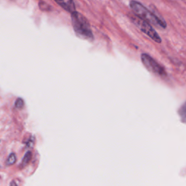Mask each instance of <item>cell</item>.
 <instances>
[{
	"label": "cell",
	"instance_id": "obj_1",
	"mask_svg": "<svg viewBox=\"0 0 186 186\" xmlns=\"http://www.w3.org/2000/svg\"><path fill=\"white\" fill-rule=\"evenodd\" d=\"M130 8L134 12L135 15L144 21L148 23L150 25H153L159 29H166V22L151 13L148 9H147L139 2L131 1Z\"/></svg>",
	"mask_w": 186,
	"mask_h": 186
},
{
	"label": "cell",
	"instance_id": "obj_2",
	"mask_svg": "<svg viewBox=\"0 0 186 186\" xmlns=\"http://www.w3.org/2000/svg\"><path fill=\"white\" fill-rule=\"evenodd\" d=\"M72 21L75 33L79 37L86 40H93V34L87 18L81 13L74 11L72 13Z\"/></svg>",
	"mask_w": 186,
	"mask_h": 186
},
{
	"label": "cell",
	"instance_id": "obj_3",
	"mask_svg": "<svg viewBox=\"0 0 186 186\" xmlns=\"http://www.w3.org/2000/svg\"><path fill=\"white\" fill-rule=\"evenodd\" d=\"M130 18L137 28L143 31L144 34H146V35H148L149 37L152 39L154 42L157 43L162 42V39H161L160 36L148 23L144 21L135 15H130Z\"/></svg>",
	"mask_w": 186,
	"mask_h": 186
},
{
	"label": "cell",
	"instance_id": "obj_4",
	"mask_svg": "<svg viewBox=\"0 0 186 186\" xmlns=\"http://www.w3.org/2000/svg\"><path fill=\"white\" fill-rule=\"evenodd\" d=\"M141 60L143 65L151 72L155 73V74L158 76H160V77L166 76V72H165L164 68L149 55L145 53L142 54Z\"/></svg>",
	"mask_w": 186,
	"mask_h": 186
},
{
	"label": "cell",
	"instance_id": "obj_5",
	"mask_svg": "<svg viewBox=\"0 0 186 186\" xmlns=\"http://www.w3.org/2000/svg\"><path fill=\"white\" fill-rule=\"evenodd\" d=\"M62 8L69 13H73L76 10L73 0H54Z\"/></svg>",
	"mask_w": 186,
	"mask_h": 186
},
{
	"label": "cell",
	"instance_id": "obj_6",
	"mask_svg": "<svg viewBox=\"0 0 186 186\" xmlns=\"http://www.w3.org/2000/svg\"><path fill=\"white\" fill-rule=\"evenodd\" d=\"M31 157H32V153L31 151H28V152L25 153L24 157L22 159L21 164L20 165V169H24L25 167H26L27 165L29 164L30 161H31Z\"/></svg>",
	"mask_w": 186,
	"mask_h": 186
},
{
	"label": "cell",
	"instance_id": "obj_7",
	"mask_svg": "<svg viewBox=\"0 0 186 186\" xmlns=\"http://www.w3.org/2000/svg\"><path fill=\"white\" fill-rule=\"evenodd\" d=\"M16 161H17V157H16L15 153H10L6 161V165L7 166H12L16 162Z\"/></svg>",
	"mask_w": 186,
	"mask_h": 186
},
{
	"label": "cell",
	"instance_id": "obj_8",
	"mask_svg": "<svg viewBox=\"0 0 186 186\" xmlns=\"http://www.w3.org/2000/svg\"><path fill=\"white\" fill-rule=\"evenodd\" d=\"M24 105V102L23 99L21 98H18L17 100L15 102V107L17 108L18 109H21Z\"/></svg>",
	"mask_w": 186,
	"mask_h": 186
},
{
	"label": "cell",
	"instance_id": "obj_9",
	"mask_svg": "<svg viewBox=\"0 0 186 186\" xmlns=\"http://www.w3.org/2000/svg\"><path fill=\"white\" fill-rule=\"evenodd\" d=\"M34 142H35V137L34 136H32L30 137L29 139V141H27L26 143V146L28 147V148H32L34 144Z\"/></svg>",
	"mask_w": 186,
	"mask_h": 186
},
{
	"label": "cell",
	"instance_id": "obj_10",
	"mask_svg": "<svg viewBox=\"0 0 186 186\" xmlns=\"http://www.w3.org/2000/svg\"><path fill=\"white\" fill-rule=\"evenodd\" d=\"M10 186H18L17 183L15 182V180H13L12 182L10 183Z\"/></svg>",
	"mask_w": 186,
	"mask_h": 186
}]
</instances>
